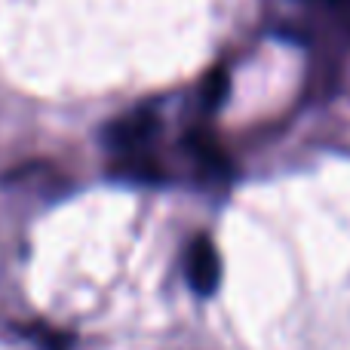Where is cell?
I'll return each mask as SVG.
<instances>
[{"label":"cell","instance_id":"cell-1","mask_svg":"<svg viewBox=\"0 0 350 350\" xmlns=\"http://www.w3.org/2000/svg\"><path fill=\"white\" fill-rule=\"evenodd\" d=\"M185 280L200 298H209L221 283V261L209 237H193L185 249Z\"/></svg>","mask_w":350,"mask_h":350}]
</instances>
